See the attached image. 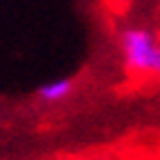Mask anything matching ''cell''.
<instances>
[{
	"mask_svg": "<svg viewBox=\"0 0 160 160\" xmlns=\"http://www.w3.org/2000/svg\"><path fill=\"white\" fill-rule=\"evenodd\" d=\"M125 69L136 76L160 78V40L147 27H127L118 36Z\"/></svg>",
	"mask_w": 160,
	"mask_h": 160,
	"instance_id": "cell-1",
	"label": "cell"
},
{
	"mask_svg": "<svg viewBox=\"0 0 160 160\" xmlns=\"http://www.w3.org/2000/svg\"><path fill=\"white\" fill-rule=\"evenodd\" d=\"M71 93H73V80L71 78H56V80H49V82L38 87V100H42L47 105L62 102Z\"/></svg>",
	"mask_w": 160,
	"mask_h": 160,
	"instance_id": "cell-2",
	"label": "cell"
}]
</instances>
